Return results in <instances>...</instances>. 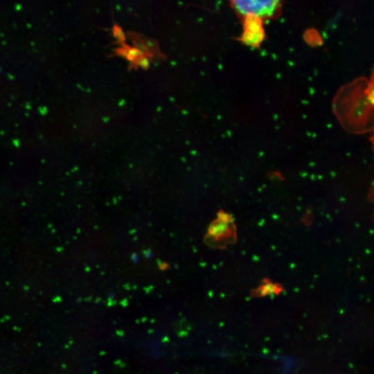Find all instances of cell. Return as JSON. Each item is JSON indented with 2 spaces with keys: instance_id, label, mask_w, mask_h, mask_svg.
Returning a JSON list of instances; mask_svg holds the SVG:
<instances>
[{
  "instance_id": "2",
  "label": "cell",
  "mask_w": 374,
  "mask_h": 374,
  "mask_svg": "<svg viewBox=\"0 0 374 374\" xmlns=\"http://www.w3.org/2000/svg\"><path fill=\"white\" fill-rule=\"evenodd\" d=\"M242 19L243 31L240 40L249 46L258 48L265 36L262 19L251 15H247Z\"/></svg>"
},
{
  "instance_id": "1",
  "label": "cell",
  "mask_w": 374,
  "mask_h": 374,
  "mask_svg": "<svg viewBox=\"0 0 374 374\" xmlns=\"http://www.w3.org/2000/svg\"><path fill=\"white\" fill-rule=\"evenodd\" d=\"M231 6L242 18L251 15L261 19H274L280 15L283 7L281 1H233Z\"/></svg>"
}]
</instances>
